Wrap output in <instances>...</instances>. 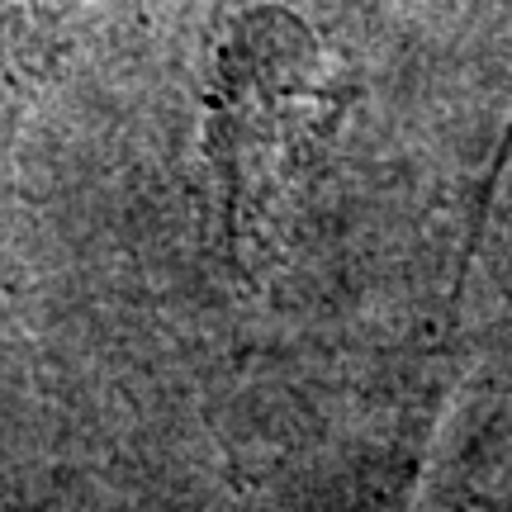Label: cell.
<instances>
[{
    "mask_svg": "<svg viewBox=\"0 0 512 512\" xmlns=\"http://www.w3.org/2000/svg\"><path fill=\"white\" fill-rule=\"evenodd\" d=\"M337 86L323 53L285 10H252L223 38L209 100L223 252L242 280H266L285 252Z\"/></svg>",
    "mask_w": 512,
    "mask_h": 512,
    "instance_id": "1",
    "label": "cell"
},
{
    "mask_svg": "<svg viewBox=\"0 0 512 512\" xmlns=\"http://www.w3.org/2000/svg\"><path fill=\"white\" fill-rule=\"evenodd\" d=\"M86 0H0V67L10 76H48L76 34Z\"/></svg>",
    "mask_w": 512,
    "mask_h": 512,
    "instance_id": "2",
    "label": "cell"
}]
</instances>
